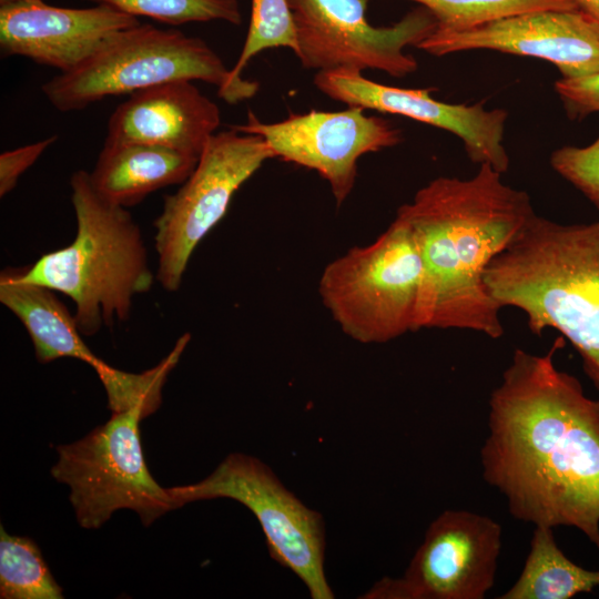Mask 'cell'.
Here are the masks:
<instances>
[{
	"label": "cell",
	"instance_id": "cell-1",
	"mask_svg": "<svg viewBox=\"0 0 599 599\" xmlns=\"http://www.w3.org/2000/svg\"><path fill=\"white\" fill-rule=\"evenodd\" d=\"M565 339L542 355L517 348L489 398L484 479L512 517L570 526L599 551V398L554 362Z\"/></svg>",
	"mask_w": 599,
	"mask_h": 599
},
{
	"label": "cell",
	"instance_id": "cell-2",
	"mask_svg": "<svg viewBox=\"0 0 599 599\" xmlns=\"http://www.w3.org/2000/svg\"><path fill=\"white\" fill-rule=\"evenodd\" d=\"M501 175L480 164L469 179L439 176L397 210L423 261L422 328L504 335L502 307L488 293L484 273L535 211L528 193Z\"/></svg>",
	"mask_w": 599,
	"mask_h": 599
},
{
	"label": "cell",
	"instance_id": "cell-3",
	"mask_svg": "<svg viewBox=\"0 0 599 599\" xmlns=\"http://www.w3.org/2000/svg\"><path fill=\"white\" fill-rule=\"evenodd\" d=\"M484 283L531 333L555 328L579 353L599 394V220L562 224L534 213L487 265Z\"/></svg>",
	"mask_w": 599,
	"mask_h": 599
},
{
	"label": "cell",
	"instance_id": "cell-4",
	"mask_svg": "<svg viewBox=\"0 0 599 599\" xmlns=\"http://www.w3.org/2000/svg\"><path fill=\"white\" fill-rule=\"evenodd\" d=\"M70 186L77 220L73 242L19 273L69 296L81 334L92 336L102 326L129 319L133 297L151 290L154 274L141 230L126 207L102 197L88 171H75Z\"/></svg>",
	"mask_w": 599,
	"mask_h": 599
},
{
	"label": "cell",
	"instance_id": "cell-5",
	"mask_svg": "<svg viewBox=\"0 0 599 599\" xmlns=\"http://www.w3.org/2000/svg\"><path fill=\"white\" fill-rule=\"evenodd\" d=\"M173 81L212 84L230 104L253 98L260 89L256 81L233 78L203 39L139 23L116 33L78 68L44 82L41 90L58 111L71 112Z\"/></svg>",
	"mask_w": 599,
	"mask_h": 599
},
{
	"label": "cell",
	"instance_id": "cell-6",
	"mask_svg": "<svg viewBox=\"0 0 599 599\" xmlns=\"http://www.w3.org/2000/svg\"><path fill=\"white\" fill-rule=\"evenodd\" d=\"M423 284L417 243L396 214L375 241L325 266L318 294L345 335L362 344H384L422 328Z\"/></svg>",
	"mask_w": 599,
	"mask_h": 599
},
{
	"label": "cell",
	"instance_id": "cell-7",
	"mask_svg": "<svg viewBox=\"0 0 599 599\" xmlns=\"http://www.w3.org/2000/svg\"><path fill=\"white\" fill-rule=\"evenodd\" d=\"M140 409L112 413L81 439L57 446L52 477L70 488L69 500L78 524L103 526L119 509L135 511L144 526L176 505L146 466L140 436Z\"/></svg>",
	"mask_w": 599,
	"mask_h": 599
},
{
	"label": "cell",
	"instance_id": "cell-8",
	"mask_svg": "<svg viewBox=\"0 0 599 599\" xmlns=\"http://www.w3.org/2000/svg\"><path fill=\"white\" fill-rule=\"evenodd\" d=\"M176 508L187 502L229 498L256 518L272 559L298 577L311 598L335 597L325 573V525L258 458L232 453L204 479L166 488Z\"/></svg>",
	"mask_w": 599,
	"mask_h": 599
},
{
	"label": "cell",
	"instance_id": "cell-9",
	"mask_svg": "<svg viewBox=\"0 0 599 599\" xmlns=\"http://www.w3.org/2000/svg\"><path fill=\"white\" fill-rule=\"evenodd\" d=\"M274 154L256 134L234 128L216 132L180 189L164 196L154 221L156 281L176 292L189 261L210 231L223 219L236 191Z\"/></svg>",
	"mask_w": 599,
	"mask_h": 599
},
{
	"label": "cell",
	"instance_id": "cell-10",
	"mask_svg": "<svg viewBox=\"0 0 599 599\" xmlns=\"http://www.w3.org/2000/svg\"><path fill=\"white\" fill-rule=\"evenodd\" d=\"M369 0H288L301 64L318 71L380 70L403 78L418 68L405 52L418 47L437 28L435 17L418 6L388 27H375L366 18Z\"/></svg>",
	"mask_w": 599,
	"mask_h": 599
},
{
	"label": "cell",
	"instance_id": "cell-11",
	"mask_svg": "<svg viewBox=\"0 0 599 599\" xmlns=\"http://www.w3.org/2000/svg\"><path fill=\"white\" fill-rule=\"evenodd\" d=\"M501 549V527L488 516L445 510L400 578L385 577L362 598L483 599L494 587Z\"/></svg>",
	"mask_w": 599,
	"mask_h": 599
},
{
	"label": "cell",
	"instance_id": "cell-12",
	"mask_svg": "<svg viewBox=\"0 0 599 599\" xmlns=\"http://www.w3.org/2000/svg\"><path fill=\"white\" fill-rule=\"evenodd\" d=\"M233 128L263 138L274 158L316 171L329 184L337 206L354 189L358 160L403 141L400 129L365 114L359 106L291 113L273 123L262 122L248 111L246 123Z\"/></svg>",
	"mask_w": 599,
	"mask_h": 599
},
{
	"label": "cell",
	"instance_id": "cell-13",
	"mask_svg": "<svg viewBox=\"0 0 599 599\" xmlns=\"http://www.w3.org/2000/svg\"><path fill=\"white\" fill-rule=\"evenodd\" d=\"M314 84L347 106L397 114L448 131L463 141L468 159L478 165L488 164L501 174L509 167L504 144L508 113L504 109H486L484 102H443L430 95L433 89L386 85L356 69L317 71Z\"/></svg>",
	"mask_w": 599,
	"mask_h": 599
},
{
	"label": "cell",
	"instance_id": "cell-14",
	"mask_svg": "<svg viewBox=\"0 0 599 599\" xmlns=\"http://www.w3.org/2000/svg\"><path fill=\"white\" fill-rule=\"evenodd\" d=\"M417 49L436 57L469 50L531 57L571 79L599 72V23L579 9L538 10L464 31L435 30Z\"/></svg>",
	"mask_w": 599,
	"mask_h": 599
},
{
	"label": "cell",
	"instance_id": "cell-15",
	"mask_svg": "<svg viewBox=\"0 0 599 599\" xmlns=\"http://www.w3.org/2000/svg\"><path fill=\"white\" fill-rule=\"evenodd\" d=\"M138 18L108 6L63 8L43 0L0 6V51L69 72Z\"/></svg>",
	"mask_w": 599,
	"mask_h": 599
},
{
	"label": "cell",
	"instance_id": "cell-16",
	"mask_svg": "<svg viewBox=\"0 0 599 599\" xmlns=\"http://www.w3.org/2000/svg\"><path fill=\"white\" fill-rule=\"evenodd\" d=\"M220 124V108L193 81H173L130 94L111 114L105 141L161 145L200 158Z\"/></svg>",
	"mask_w": 599,
	"mask_h": 599
},
{
	"label": "cell",
	"instance_id": "cell-17",
	"mask_svg": "<svg viewBox=\"0 0 599 599\" xmlns=\"http://www.w3.org/2000/svg\"><path fill=\"white\" fill-rule=\"evenodd\" d=\"M197 161L196 156L161 145L105 141L89 174L102 197L130 207L160 189L182 184Z\"/></svg>",
	"mask_w": 599,
	"mask_h": 599
},
{
	"label": "cell",
	"instance_id": "cell-18",
	"mask_svg": "<svg viewBox=\"0 0 599 599\" xmlns=\"http://www.w3.org/2000/svg\"><path fill=\"white\" fill-rule=\"evenodd\" d=\"M0 302L27 329L39 363L71 357L94 368L102 362L87 346L74 315L52 288L23 280L19 270H4L0 275Z\"/></svg>",
	"mask_w": 599,
	"mask_h": 599
},
{
	"label": "cell",
	"instance_id": "cell-19",
	"mask_svg": "<svg viewBox=\"0 0 599 599\" xmlns=\"http://www.w3.org/2000/svg\"><path fill=\"white\" fill-rule=\"evenodd\" d=\"M599 587V570H587L565 556L552 528L535 526L530 549L516 582L499 599H569Z\"/></svg>",
	"mask_w": 599,
	"mask_h": 599
},
{
	"label": "cell",
	"instance_id": "cell-20",
	"mask_svg": "<svg viewBox=\"0 0 599 599\" xmlns=\"http://www.w3.org/2000/svg\"><path fill=\"white\" fill-rule=\"evenodd\" d=\"M191 339L181 335L173 349L154 367L142 373H128L114 368L102 361L93 369L98 374L108 396V407L112 413L140 409L146 418L158 410L162 403V388L171 370Z\"/></svg>",
	"mask_w": 599,
	"mask_h": 599
},
{
	"label": "cell",
	"instance_id": "cell-21",
	"mask_svg": "<svg viewBox=\"0 0 599 599\" xmlns=\"http://www.w3.org/2000/svg\"><path fill=\"white\" fill-rule=\"evenodd\" d=\"M0 598L62 599L38 545L28 537L9 535L0 526Z\"/></svg>",
	"mask_w": 599,
	"mask_h": 599
},
{
	"label": "cell",
	"instance_id": "cell-22",
	"mask_svg": "<svg viewBox=\"0 0 599 599\" xmlns=\"http://www.w3.org/2000/svg\"><path fill=\"white\" fill-rule=\"evenodd\" d=\"M435 17L438 31H464L502 18L538 10L578 9L573 0H409Z\"/></svg>",
	"mask_w": 599,
	"mask_h": 599
},
{
	"label": "cell",
	"instance_id": "cell-23",
	"mask_svg": "<svg viewBox=\"0 0 599 599\" xmlns=\"http://www.w3.org/2000/svg\"><path fill=\"white\" fill-rule=\"evenodd\" d=\"M122 11L135 18L146 17L161 23L180 26L192 22L224 21L242 23L238 0H83Z\"/></svg>",
	"mask_w": 599,
	"mask_h": 599
},
{
	"label": "cell",
	"instance_id": "cell-24",
	"mask_svg": "<svg viewBox=\"0 0 599 599\" xmlns=\"http://www.w3.org/2000/svg\"><path fill=\"white\" fill-rule=\"evenodd\" d=\"M287 48L297 53V38L288 0H251L247 34L237 61L231 68L235 79L260 52Z\"/></svg>",
	"mask_w": 599,
	"mask_h": 599
},
{
	"label": "cell",
	"instance_id": "cell-25",
	"mask_svg": "<svg viewBox=\"0 0 599 599\" xmlns=\"http://www.w3.org/2000/svg\"><path fill=\"white\" fill-rule=\"evenodd\" d=\"M550 165L599 211V135L586 146L566 145L555 150Z\"/></svg>",
	"mask_w": 599,
	"mask_h": 599
},
{
	"label": "cell",
	"instance_id": "cell-26",
	"mask_svg": "<svg viewBox=\"0 0 599 599\" xmlns=\"http://www.w3.org/2000/svg\"><path fill=\"white\" fill-rule=\"evenodd\" d=\"M555 90L570 120L580 121L599 113V72L579 78H561Z\"/></svg>",
	"mask_w": 599,
	"mask_h": 599
},
{
	"label": "cell",
	"instance_id": "cell-27",
	"mask_svg": "<svg viewBox=\"0 0 599 599\" xmlns=\"http://www.w3.org/2000/svg\"><path fill=\"white\" fill-rule=\"evenodd\" d=\"M57 136L52 135L41 141L6 151L0 154V196L10 193L19 177L51 146Z\"/></svg>",
	"mask_w": 599,
	"mask_h": 599
},
{
	"label": "cell",
	"instance_id": "cell-28",
	"mask_svg": "<svg viewBox=\"0 0 599 599\" xmlns=\"http://www.w3.org/2000/svg\"><path fill=\"white\" fill-rule=\"evenodd\" d=\"M578 9L592 17L599 23V0H573Z\"/></svg>",
	"mask_w": 599,
	"mask_h": 599
},
{
	"label": "cell",
	"instance_id": "cell-29",
	"mask_svg": "<svg viewBox=\"0 0 599 599\" xmlns=\"http://www.w3.org/2000/svg\"><path fill=\"white\" fill-rule=\"evenodd\" d=\"M24 1H38V0H0V6L17 3V2H24Z\"/></svg>",
	"mask_w": 599,
	"mask_h": 599
}]
</instances>
